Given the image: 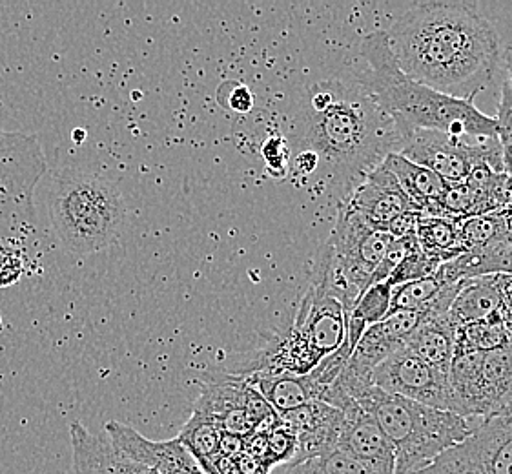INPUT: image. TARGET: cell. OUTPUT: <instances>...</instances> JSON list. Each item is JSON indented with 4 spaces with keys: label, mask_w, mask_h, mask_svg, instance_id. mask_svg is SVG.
Listing matches in <instances>:
<instances>
[{
    "label": "cell",
    "mask_w": 512,
    "mask_h": 474,
    "mask_svg": "<svg viewBox=\"0 0 512 474\" xmlns=\"http://www.w3.org/2000/svg\"><path fill=\"white\" fill-rule=\"evenodd\" d=\"M385 31L401 72L454 99H474L503 59L500 37L476 4L423 2Z\"/></svg>",
    "instance_id": "cell-1"
},
{
    "label": "cell",
    "mask_w": 512,
    "mask_h": 474,
    "mask_svg": "<svg viewBox=\"0 0 512 474\" xmlns=\"http://www.w3.org/2000/svg\"><path fill=\"white\" fill-rule=\"evenodd\" d=\"M400 143L394 123L356 81L330 79L308 88L294 117L290 152L318 155L330 183L345 186L349 197L367 172L398 152Z\"/></svg>",
    "instance_id": "cell-2"
},
{
    "label": "cell",
    "mask_w": 512,
    "mask_h": 474,
    "mask_svg": "<svg viewBox=\"0 0 512 474\" xmlns=\"http://www.w3.org/2000/svg\"><path fill=\"white\" fill-rule=\"evenodd\" d=\"M369 68L356 73V83L369 93L379 110L396 126L401 139L418 130L456 137H498L496 121L482 114L474 99H454L410 79L390 52L387 31L365 35L359 48Z\"/></svg>",
    "instance_id": "cell-3"
},
{
    "label": "cell",
    "mask_w": 512,
    "mask_h": 474,
    "mask_svg": "<svg viewBox=\"0 0 512 474\" xmlns=\"http://www.w3.org/2000/svg\"><path fill=\"white\" fill-rule=\"evenodd\" d=\"M48 212L62 245L77 256L112 247L126 227V203L110 179L82 170L53 177Z\"/></svg>",
    "instance_id": "cell-4"
},
{
    "label": "cell",
    "mask_w": 512,
    "mask_h": 474,
    "mask_svg": "<svg viewBox=\"0 0 512 474\" xmlns=\"http://www.w3.org/2000/svg\"><path fill=\"white\" fill-rule=\"evenodd\" d=\"M369 413L394 447V474H414L434 462L441 453L463 442L474 423L451 411H441L387 394L376 385L359 391L354 398Z\"/></svg>",
    "instance_id": "cell-5"
},
{
    "label": "cell",
    "mask_w": 512,
    "mask_h": 474,
    "mask_svg": "<svg viewBox=\"0 0 512 474\" xmlns=\"http://www.w3.org/2000/svg\"><path fill=\"white\" fill-rule=\"evenodd\" d=\"M46 168L35 135L0 134V239L26 234L35 225L33 194Z\"/></svg>",
    "instance_id": "cell-6"
},
{
    "label": "cell",
    "mask_w": 512,
    "mask_h": 474,
    "mask_svg": "<svg viewBox=\"0 0 512 474\" xmlns=\"http://www.w3.org/2000/svg\"><path fill=\"white\" fill-rule=\"evenodd\" d=\"M396 154L431 170L447 185L463 183L478 165H487L503 174L502 146L498 137H456L445 132L418 130L401 139Z\"/></svg>",
    "instance_id": "cell-7"
},
{
    "label": "cell",
    "mask_w": 512,
    "mask_h": 474,
    "mask_svg": "<svg viewBox=\"0 0 512 474\" xmlns=\"http://www.w3.org/2000/svg\"><path fill=\"white\" fill-rule=\"evenodd\" d=\"M414 474H512V411L474 423L463 442Z\"/></svg>",
    "instance_id": "cell-8"
},
{
    "label": "cell",
    "mask_w": 512,
    "mask_h": 474,
    "mask_svg": "<svg viewBox=\"0 0 512 474\" xmlns=\"http://www.w3.org/2000/svg\"><path fill=\"white\" fill-rule=\"evenodd\" d=\"M372 383L387 394L452 413L449 371L421 360L407 347L394 352L376 367L372 372Z\"/></svg>",
    "instance_id": "cell-9"
},
{
    "label": "cell",
    "mask_w": 512,
    "mask_h": 474,
    "mask_svg": "<svg viewBox=\"0 0 512 474\" xmlns=\"http://www.w3.org/2000/svg\"><path fill=\"white\" fill-rule=\"evenodd\" d=\"M290 327L323 360L343 345L347 336V312L339 299L310 283Z\"/></svg>",
    "instance_id": "cell-10"
},
{
    "label": "cell",
    "mask_w": 512,
    "mask_h": 474,
    "mask_svg": "<svg viewBox=\"0 0 512 474\" xmlns=\"http://www.w3.org/2000/svg\"><path fill=\"white\" fill-rule=\"evenodd\" d=\"M104 434L119 453L155 474H205L177 438L154 442L121 422L106 423Z\"/></svg>",
    "instance_id": "cell-11"
},
{
    "label": "cell",
    "mask_w": 512,
    "mask_h": 474,
    "mask_svg": "<svg viewBox=\"0 0 512 474\" xmlns=\"http://www.w3.org/2000/svg\"><path fill=\"white\" fill-rule=\"evenodd\" d=\"M343 201L379 230L398 217L418 212L396 177L390 174L383 163L367 172L361 183Z\"/></svg>",
    "instance_id": "cell-12"
},
{
    "label": "cell",
    "mask_w": 512,
    "mask_h": 474,
    "mask_svg": "<svg viewBox=\"0 0 512 474\" xmlns=\"http://www.w3.org/2000/svg\"><path fill=\"white\" fill-rule=\"evenodd\" d=\"M341 413L345 420L339 436L338 449L352 454L376 474H394V447L376 420L369 413H365L358 403H352L349 409Z\"/></svg>",
    "instance_id": "cell-13"
},
{
    "label": "cell",
    "mask_w": 512,
    "mask_h": 474,
    "mask_svg": "<svg viewBox=\"0 0 512 474\" xmlns=\"http://www.w3.org/2000/svg\"><path fill=\"white\" fill-rule=\"evenodd\" d=\"M73 465L79 474H155L119 453L106 434H93L81 422L70 425Z\"/></svg>",
    "instance_id": "cell-14"
},
{
    "label": "cell",
    "mask_w": 512,
    "mask_h": 474,
    "mask_svg": "<svg viewBox=\"0 0 512 474\" xmlns=\"http://www.w3.org/2000/svg\"><path fill=\"white\" fill-rule=\"evenodd\" d=\"M381 163L396 177L403 192L410 197L421 216L445 217L438 207V201L447 188L443 179L396 152L387 155Z\"/></svg>",
    "instance_id": "cell-15"
},
{
    "label": "cell",
    "mask_w": 512,
    "mask_h": 474,
    "mask_svg": "<svg viewBox=\"0 0 512 474\" xmlns=\"http://www.w3.org/2000/svg\"><path fill=\"white\" fill-rule=\"evenodd\" d=\"M245 380L267 400L279 416L307 403L319 402L318 385L310 378V374H254Z\"/></svg>",
    "instance_id": "cell-16"
},
{
    "label": "cell",
    "mask_w": 512,
    "mask_h": 474,
    "mask_svg": "<svg viewBox=\"0 0 512 474\" xmlns=\"http://www.w3.org/2000/svg\"><path fill=\"white\" fill-rule=\"evenodd\" d=\"M456 330L458 327L449 314L423 318L420 327L414 330L405 347L434 367L451 371L456 347Z\"/></svg>",
    "instance_id": "cell-17"
},
{
    "label": "cell",
    "mask_w": 512,
    "mask_h": 474,
    "mask_svg": "<svg viewBox=\"0 0 512 474\" xmlns=\"http://www.w3.org/2000/svg\"><path fill=\"white\" fill-rule=\"evenodd\" d=\"M500 309L502 298L496 276H483L463 281L458 296L452 301L449 316L456 323V327H461L467 323L485 320L492 314H498Z\"/></svg>",
    "instance_id": "cell-18"
},
{
    "label": "cell",
    "mask_w": 512,
    "mask_h": 474,
    "mask_svg": "<svg viewBox=\"0 0 512 474\" xmlns=\"http://www.w3.org/2000/svg\"><path fill=\"white\" fill-rule=\"evenodd\" d=\"M482 378L487 418L512 411V343L483 352Z\"/></svg>",
    "instance_id": "cell-19"
},
{
    "label": "cell",
    "mask_w": 512,
    "mask_h": 474,
    "mask_svg": "<svg viewBox=\"0 0 512 474\" xmlns=\"http://www.w3.org/2000/svg\"><path fill=\"white\" fill-rule=\"evenodd\" d=\"M416 239L425 254L438 259L441 265L458 258L461 252L458 219L452 217H418Z\"/></svg>",
    "instance_id": "cell-20"
},
{
    "label": "cell",
    "mask_w": 512,
    "mask_h": 474,
    "mask_svg": "<svg viewBox=\"0 0 512 474\" xmlns=\"http://www.w3.org/2000/svg\"><path fill=\"white\" fill-rule=\"evenodd\" d=\"M449 281L441 276L440 268L427 276L392 287V310H412L421 312L423 316H432L436 312V305L441 292ZM452 283V281H451Z\"/></svg>",
    "instance_id": "cell-21"
},
{
    "label": "cell",
    "mask_w": 512,
    "mask_h": 474,
    "mask_svg": "<svg viewBox=\"0 0 512 474\" xmlns=\"http://www.w3.org/2000/svg\"><path fill=\"white\" fill-rule=\"evenodd\" d=\"M219 438H221V429L217 427V423L208 414L195 407L190 420L185 423V427L177 436V440L188 453L194 456L199 467L208 464L219 454Z\"/></svg>",
    "instance_id": "cell-22"
},
{
    "label": "cell",
    "mask_w": 512,
    "mask_h": 474,
    "mask_svg": "<svg viewBox=\"0 0 512 474\" xmlns=\"http://www.w3.org/2000/svg\"><path fill=\"white\" fill-rule=\"evenodd\" d=\"M458 234L463 252L485 247L500 237L512 234V219L505 212L458 219ZM461 252V254H463Z\"/></svg>",
    "instance_id": "cell-23"
},
{
    "label": "cell",
    "mask_w": 512,
    "mask_h": 474,
    "mask_svg": "<svg viewBox=\"0 0 512 474\" xmlns=\"http://www.w3.org/2000/svg\"><path fill=\"white\" fill-rule=\"evenodd\" d=\"M509 343L511 340L503 325L500 312L492 314L485 320L461 325L456 330V345L469 351L491 352Z\"/></svg>",
    "instance_id": "cell-24"
},
{
    "label": "cell",
    "mask_w": 512,
    "mask_h": 474,
    "mask_svg": "<svg viewBox=\"0 0 512 474\" xmlns=\"http://www.w3.org/2000/svg\"><path fill=\"white\" fill-rule=\"evenodd\" d=\"M390 307H392V285L389 281H383L365 290V294L358 299V303L347 314V318L361 321L369 329L389 316Z\"/></svg>",
    "instance_id": "cell-25"
},
{
    "label": "cell",
    "mask_w": 512,
    "mask_h": 474,
    "mask_svg": "<svg viewBox=\"0 0 512 474\" xmlns=\"http://www.w3.org/2000/svg\"><path fill=\"white\" fill-rule=\"evenodd\" d=\"M287 474H376L352 454L336 449L332 453L294 465Z\"/></svg>",
    "instance_id": "cell-26"
},
{
    "label": "cell",
    "mask_w": 512,
    "mask_h": 474,
    "mask_svg": "<svg viewBox=\"0 0 512 474\" xmlns=\"http://www.w3.org/2000/svg\"><path fill=\"white\" fill-rule=\"evenodd\" d=\"M496 135L502 146L503 174H512V79L507 75L502 83L498 115H496Z\"/></svg>",
    "instance_id": "cell-27"
},
{
    "label": "cell",
    "mask_w": 512,
    "mask_h": 474,
    "mask_svg": "<svg viewBox=\"0 0 512 474\" xmlns=\"http://www.w3.org/2000/svg\"><path fill=\"white\" fill-rule=\"evenodd\" d=\"M440 267V261L431 258L429 254H425V252L421 250L420 245H418V247L410 252L407 258L401 261L400 265L396 267V270L392 272L389 283L392 287H398V285L409 283V281L427 278V276L434 274Z\"/></svg>",
    "instance_id": "cell-28"
},
{
    "label": "cell",
    "mask_w": 512,
    "mask_h": 474,
    "mask_svg": "<svg viewBox=\"0 0 512 474\" xmlns=\"http://www.w3.org/2000/svg\"><path fill=\"white\" fill-rule=\"evenodd\" d=\"M268 444V465L270 469L277 464H290L296 454V434L288 429L285 423L281 422L276 429L267 433Z\"/></svg>",
    "instance_id": "cell-29"
},
{
    "label": "cell",
    "mask_w": 512,
    "mask_h": 474,
    "mask_svg": "<svg viewBox=\"0 0 512 474\" xmlns=\"http://www.w3.org/2000/svg\"><path fill=\"white\" fill-rule=\"evenodd\" d=\"M263 159L267 163V170L272 177H285L290 168V146L283 135L274 134L268 137L261 148Z\"/></svg>",
    "instance_id": "cell-30"
},
{
    "label": "cell",
    "mask_w": 512,
    "mask_h": 474,
    "mask_svg": "<svg viewBox=\"0 0 512 474\" xmlns=\"http://www.w3.org/2000/svg\"><path fill=\"white\" fill-rule=\"evenodd\" d=\"M228 108L236 114H248L254 108V95L245 84H236L228 93Z\"/></svg>",
    "instance_id": "cell-31"
},
{
    "label": "cell",
    "mask_w": 512,
    "mask_h": 474,
    "mask_svg": "<svg viewBox=\"0 0 512 474\" xmlns=\"http://www.w3.org/2000/svg\"><path fill=\"white\" fill-rule=\"evenodd\" d=\"M243 451H245V438L221 431V438H219V454L228 456V458H236V456H239Z\"/></svg>",
    "instance_id": "cell-32"
},
{
    "label": "cell",
    "mask_w": 512,
    "mask_h": 474,
    "mask_svg": "<svg viewBox=\"0 0 512 474\" xmlns=\"http://www.w3.org/2000/svg\"><path fill=\"white\" fill-rule=\"evenodd\" d=\"M505 199H507L505 214H509V217L512 219V174L505 177Z\"/></svg>",
    "instance_id": "cell-33"
},
{
    "label": "cell",
    "mask_w": 512,
    "mask_h": 474,
    "mask_svg": "<svg viewBox=\"0 0 512 474\" xmlns=\"http://www.w3.org/2000/svg\"><path fill=\"white\" fill-rule=\"evenodd\" d=\"M503 59H505V64H507V75L512 79V42H509L507 52L503 55Z\"/></svg>",
    "instance_id": "cell-34"
},
{
    "label": "cell",
    "mask_w": 512,
    "mask_h": 474,
    "mask_svg": "<svg viewBox=\"0 0 512 474\" xmlns=\"http://www.w3.org/2000/svg\"><path fill=\"white\" fill-rule=\"evenodd\" d=\"M0 134H2V130H0Z\"/></svg>",
    "instance_id": "cell-35"
},
{
    "label": "cell",
    "mask_w": 512,
    "mask_h": 474,
    "mask_svg": "<svg viewBox=\"0 0 512 474\" xmlns=\"http://www.w3.org/2000/svg\"><path fill=\"white\" fill-rule=\"evenodd\" d=\"M511 343H512V341H511Z\"/></svg>",
    "instance_id": "cell-36"
}]
</instances>
